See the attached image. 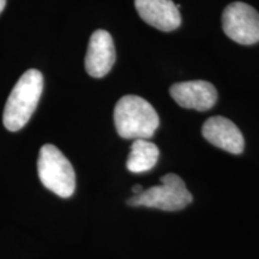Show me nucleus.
<instances>
[{"instance_id":"nucleus-1","label":"nucleus","mask_w":259,"mask_h":259,"mask_svg":"<svg viewBox=\"0 0 259 259\" xmlns=\"http://www.w3.org/2000/svg\"><path fill=\"white\" fill-rule=\"evenodd\" d=\"M114 124L124 139H149L160 125V118L153 106L143 97L126 95L116 102Z\"/></svg>"},{"instance_id":"nucleus-2","label":"nucleus","mask_w":259,"mask_h":259,"mask_svg":"<svg viewBox=\"0 0 259 259\" xmlns=\"http://www.w3.org/2000/svg\"><path fill=\"white\" fill-rule=\"evenodd\" d=\"M42 90L44 76L40 71L31 69L22 74L10 93L3 114V122L9 131H19L27 125L38 105Z\"/></svg>"},{"instance_id":"nucleus-3","label":"nucleus","mask_w":259,"mask_h":259,"mask_svg":"<svg viewBox=\"0 0 259 259\" xmlns=\"http://www.w3.org/2000/svg\"><path fill=\"white\" fill-rule=\"evenodd\" d=\"M37 173L42 185L61 198H69L76 189V174L70 161L57 147L45 144L40 149Z\"/></svg>"},{"instance_id":"nucleus-4","label":"nucleus","mask_w":259,"mask_h":259,"mask_svg":"<svg viewBox=\"0 0 259 259\" xmlns=\"http://www.w3.org/2000/svg\"><path fill=\"white\" fill-rule=\"evenodd\" d=\"M192 194L187 190L183 179L177 174L169 173L161 178V185L153 186L143 192L132 196L127 200L131 206H147L163 210L179 211L192 202Z\"/></svg>"},{"instance_id":"nucleus-5","label":"nucleus","mask_w":259,"mask_h":259,"mask_svg":"<svg viewBox=\"0 0 259 259\" xmlns=\"http://www.w3.org/2000/svg\"><path fill=\"white\" fill-rule=\"evenodd\" d=\"M222 29L236 44L251 46L259 42V12L241 2L229 4L222 14Z\"/></svg>"},{"instance_id":"nucleus-6","label":"nucleus","mask_w":259,"mask_h":259,"mask_svg":"<svg viewBox=\"0 0 259 259\" xmlns=\"http://www.w3.org/2000/svg\"><path fill=\"white\" fill-rule=\"evenodd\" d=\"M169 94L180 107L199 112L209 111L218 101V90L206 80L176 83L170 87Z\"/></svg>"},{"instance_id":"nucleus-7","label":"nucleus","mask_w":259,"mask_h":259,"mask_svg":"<svg viewBox=\"0 0 259 259\" xmlns=\"http://www.w3.org/2000/svg\"><path fill=\"white\" fill-rule=\"evenodd\" d=\"M202 135L209 143L231 154L239 155L244 151V136L238 126L225 116L209 118L204 122Z\"/></svg>"},{"instance_id":"nucleus-8","label":"nucleus","mask_w":259,"mask_h":259,"mask_svg":"<svg viewBox=\"0 0 259 259\" xmlns=\"http://www.w3.org/2000/svg\"><path fill=\"white\" fill-rule=\"evenodd\" d=\"M114 42L108 31L96 30L89 40L85 56V70L92 77L101 78L112 70L115 63Z\"/></svg>"},{"instance_id":"nucleus-9","label":"nucleus","mask_w":259,"mask_h":259,"mask_svg":"<svg viewBox=\"0 0 259 259\" xmlns=\"http://www.w3.org/2000/svg\"><path fill=\"white\" fill-rule=\"evenodd\" d=\"M138 15L145 23L161 31H171L179 28L181 16L171 0H135Z\"/></svg>"},{"instance_id":"nucleus-10","label":"nucleus","mask_w":259,"mask_h":259,"mask_svg":"<svg viewBox=\"0 0 259 259\" xmlns=\"http://www.w3.org/2000/svg\"><path fill=\"white\" fill-rule=\"evenodd\" d=\"M160 150L148 139H136L131 145L126 167L132 173H144L156 166Z\"/></svg>"},{"instance_id":"nucleus-11","label":"nucleus","mask_w":259,"mask_h":259,"mask_svg":"<svg viewBox=\"0 0 259 259\" xmlns=\"http://www.w3.org/2000/svg\"><path fill=\"white\" fill-rule=\"evenodd\" d=\"M132 192H134V196L142 193L143 192V187H142L141 185H135L134 187H132Z\"/></svg>"},{"instance_id":"nucleus-12","label":"nucleus","mask_w":259,"mask_h":259,"mask_svg":"<svg viewBox=\"0 0 259 259\" xmlns=\"http://www.w3.org/2000/svg\"><path fill=\"white\" fill-rule=\"evenodd\" d=\"M6 5V0H0V14L3 12V10H4Z\"/></svg>"}]
</instances>
